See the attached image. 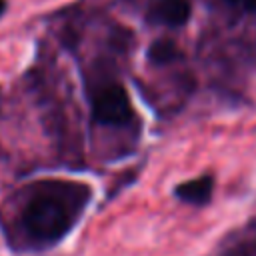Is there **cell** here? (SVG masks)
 <instances>
[{
    "label": "cell",
    "instance_id": "obj_1",
    "mask_svg": "<svg viewBox=\"0 0 256 256\" xmlns=\"http://www.w3.org/2000/svg\"><path fill=\"white\" fill-rule=\"evenodd\" d=\"M90 188L84 182L42 180L22 190L14 234L24 248L44 250L58 244L80 220L90 202Z\"/></svg>",
    "mask_w": 256,
    "mask_h": 256
},
{
    "label": "cell",
    "instance_id": "obj_2",
    "mask_svg": "<svg viewBox=\"0 0 256 256\" xmlns=\"http://www.w3.org/2000/svg\"><path fill=\"white\" fill-rule=\"evenodd\" d=\"M90 116L102 128H132L138 124L130 96L118 82H104L90 92Z\"/></svg>",
    "mask_w": 256,
    "mask_h": 256
},
{
    "label": "cell",
    "instance_id": "obj_3",
    "mask_svg": "<svg viewBox=\"0 0 256 256\" xmlns=\"http://www.w3.org/2000/svg\"><path fill=\"white\" fill-rule=\"evenodd\" d=\"M192 14L188 0H154L146 10V22L152 26L180 28Z\"/></svg>",
    "mask_w": 256,
    "mask_h": 256
},
{
    "label": "cell",
    "instance_id": "obj_4",
    "mask_svg": "<svg viewBox=\"0 0 256 256\" xmlns=\"http://www.w3.org/2000/svg\"><path fill=\"white\" fill-rule=\"evenodd\" d=\"M214 192V178L212 176H198L194 180H186L182 184H178L174 188V196L184 202V204H192V206H204L210 202Z\"/></svg>",
    "mask_w": 256,
    "mask_h": 256
},
{
    "label": "cell",
    "instance_id": "obj_5",
    "mask_svg": "<svg viewBox=\"0 0 256 256\" xmlns=\"http://www.w3.org/2000/svg\"><path fill=\"white\" fill-rule=\"evenodd\" d=\"M146 56H148V60H150L154 66H168V64H172V62L178 60L180 50H178V46H176L172 40H168V38H158V40H154V42L148 46Z\"/></svg>",
    "mask_w": 256,
    "mask_h": 256
},
{
    "label": "cell",
    "instance_id": "obj_6",
    "mask_svg": "<svg viewBox=\"0 0 256 256\" xmlns=\"http://www.w3.org/2000/svg\"><path fill=\"white\" fill-rule=\"evenodd\" d=\"M6 12V0H0V16Z\"/></svg>",
    "mask_w": 256,
    "mask_h": 256
}]
</instances>
